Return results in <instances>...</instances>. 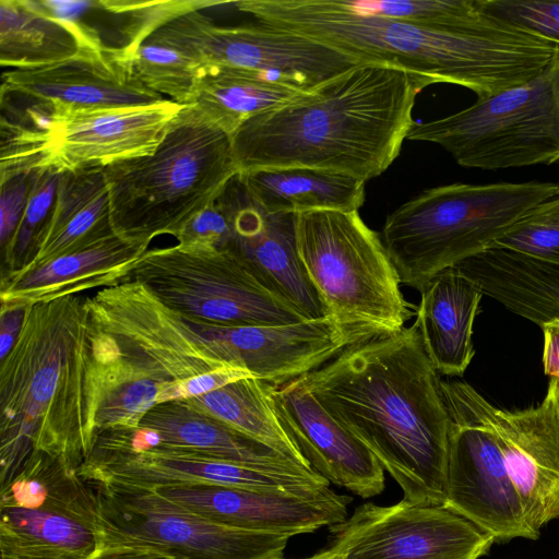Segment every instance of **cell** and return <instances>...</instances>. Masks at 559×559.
Wrapping results in <instances>:
<instances>
[{"label": "cell", "instance_id": "obj_21", "mask_svg": "<svg viewBox=\"0 0 559 559\" xmlns=\"http://www.w3.org/2000/svg\"><path fill=\"white\" fill-rule=\"evenodd\" d=\"M270 394L282 426L318 474L361 498L383 491L384 469L374 454L299 379L271 384Z\"/></svg>", "mask_w": 559, "mask_h": 559}, {"label": "cell", "instance_id": "obj_38", "mask_svg": "<svg viewBox=\"0 0 559 559\" xmlns=\"http://www.w3.org/2000/svg\"><path fill=\"white\" fill-rule=\"evenodd\" d=\"M480 10L559 46V0H478Z\"/></svg>", "mask_w": 559, "mask_h": 559}, {"label": "cell", "instance_id": "obj_7", "mask_svg": "<svg viewBox=\"0 0 559 559\" xmlns=\"http://www.w3.org/2000/svg\"><path fill=\"white\" fill-rule=\"evenodd\" d=\"M91 346L117 355L186 400L253 377L146 285L123 281L85 296ZM255 378V377H254Z\"/></svg>", "mask_w": 559, "mask_h": 559}, {"label": "cell", "instance_id": "obj_6", "mask_svg": "<svg viewBox=\"0 0 559 559\" xmlns=\"http://www.w3.org/2000/svg\"><path fill=\"white\" fill-rule=\"evenodd\" d=\"M558 188L539 181L430 188L386 217L382 241L401 283L420 292L442 271L489 249Z\"/></svg>", "mask_w": 559, "mask_h": 559}, {"label": "cell", "instance_id": "obj_23", "mask_svg": "<svg viewBox=\"0 0 559 559\" xmlns=\"http://www.w3.org/2000/svg\"><path fill=\"white\" fill-rule=\"evenodd\" d=\"M147 247L117 235L1 278V311L120 283Z\"/></svg>", "mask_w": 559, "mask_h": 559}, {"label": "cell", "instance_id": "obj_22", "mask_svg": "<svg viewBox=\"0 0 559 559\" xmlns=\"http://www.w3.org/2000/svg\"><path fill=\"white\" fill-rule=\"evenodd\" d=\"M185 106L162 103L74 114L66 121L50 165L61 170L111 163L153 153Z\"/></svg>", "mask_w": 559, "mask_h": 559}, {"label": "cell", "instance_id": "obj_35", "mask_svg": "<svg viewBox=\"0 0 559 559\" xmlns=\"http://www.w3.org/2000/svg\"><path fill=\"white\" fill-rule=\"evenodd\" d=\"M348 10L426 26L453 28L485 17L478 0H342Z\"/></svg>", "mask_w": 559, "mask_h": 559}, {"label": "cell", "instance_id": "obj_4", "mask_svg": "<svg viewBox=\"0 0 559 559\" xmlns=\"http://www.w3.org/2000/svg\"><path fill=\"white\" fill-rule=\"evenodd\" d=\"M0 487L33 453L79 471L98 435L84 295L25 307L0 366Z\"/></svg>", "mask_w": 559, "mask_h": 559}, {"label": "cell", "instance_id": "obj_29", "mask_svg": "<svg viewBox=\"0 0 559 559\" xmlns=\"http://www.w3.org/2000/svg\"><path fill=\"white\" fill-rule=\"evenodd\" d=\"M238 175L252 198L272 213L354 212L365 202L366 181L343 174L290 167Z\"/></svg>", "mask_w": 559, "mask_h": 559}, {"label": "cell", "instance_id": "obj_20", "mask_svg": "<svg viewBox=\"0 0 559 559\" xmlns=\"http://www.w3.org/2000/svg\"><path fill=\"white\" fill-rule=\"evenodd\" d=\"M487 416L534 540L559 519V415L551 395L525 409L487 403Z\"/></svg>", "mask_w": 559, "mask_h": 559}, {"label": "cell", "instance_id": "obj_14", "mask_svg": "<svg viewBox=\"0 0 559 559\" xmlns=\"http://www.w3.org/2000/svg\"><path fill=\"white\" fill-rule=\"evenodd\" d=\"M84 480L116 481L155 488L169 485H219L318 497L330 490L317 472H278L209 457L158 441L151 430L100 431L79 467Z\"/></svg>", "mask_w": 559, "mask_h": 559}, {"label": "cell", "instance_id": "obj_17", "mask_svg": "<svg viewBox=\"0 0 559 559\" xmlns=\"http://www.w3.org/2000/svg\"><path fill=\"white\" fill-rule=\"evenodd\" d=\"M228 219L225 248L236 253L272 293L307 319L326 316L301 265L296 242V214L272 213L249 193L237 174L216 199Z\"/></svg>", "mask_w": 559, "mask_h": 559}, {"label": "cell", "instance_id": "obj_2", "mask_svg": "<svg viewBox=\"0 0 559 559\" xmlns=\"http://www.w3.org/2000/svg\"><path fill=\"white\" fill-rule=\"evenodd\" d=\"M235 8L358 63L397 68L424 87L461 85L477 99L532 80L559 56L558 45L486 13L476 23L442 28L357 13L342 0H240Z\"/></svg>", "mask_w": 559, "mask_h": 559}, {"label": "cell", "instance_id": "obj_8", "mask_svg": "<svg viewBox=\"0 0 559 559\" xmlns=\"http://www.w3.org/2000/svg\"><path fill=\"white\" fill-rule=\"evenodd\" d=\"M297 251L326 316L369 338L401 331L409 308L379 235L358 211L296 214Z\"/></svg>", "mask_w": 559, "mask_h": 559}, {"label": "cell", "instance_id": "obj_41", "mask_svg": "<svg viewBox=\"0 0 559 559\" xmlns=\"http://www.w3.org/2000/svg\"><path fill=\"white\" fill-rule=\"evenodd\" d=\"M544 334L543 366L549 378H559V318L540 325Z\"/></svg>", "mask_w": 559, "mask_h": 559}, {"label": "cell", "instance_id": "obj_37", "mask_svg": "<svg viewBox=\"0 0 559 559\" xmlns=\"http://www.w3.org/2000/svg\"><path fill=\"white\" fill-rule=\"evenodd\" d=\"M490 248L559 265V188L533 206Z\"/></svg>", "mask_w": 559, "mask_h": 559}, {"label": "cell", "instance_id": "obj_15", "mask_svg": "<svg viewBox=\"0 0 559 559\" xmlns=\"http://www.w3.org/2000/svg\"><path fill=\"white\" fill-rule=\"evenodd\" d=\"M160 25L207 68L253 72L305 93L358 64L321 43L257 21L218 25L203 10L183 12Z\"/></svg>", "mask_w": 559, "mask_h": 559}, {"label": "cell", "instance_id": "obj_11", "mask_svg": "<svg viewBox=\"0 0 559 559\" xmlns=\"http://www.w3.org/2000/svg\"><path fill=\"white\" fill-rule=\"evenodd\" d=\"M146 285L194 324L240 328L307 321L231 250L202 243L147 249L121 281Z\"/></svg>", "mask_w": 559, "mask_h": 559}, {"label": "cell", "instance_id": "obj_9", "mask_svg": "<svg viewBox=\"0 0 559 559\" xmlns=\"http://www.w3.org/2000/svg\"><path fill=\"white\" fill-rule=\"evenodd\" d=\"M85 481L95 493L100 527L92 559H284L287 535L213 522L151 488Z\"/></svg>", "mask_w": 559, "mask_h": 559}, {"label": "cell", "instance_id": "obj_3", "mask_svg": "<svg viewBox=\"0 0 559 559\" xmlns=\"http://www.w3.org/2000/svg\"><path fill=\"white\" fill-rule=\"evenodd\" d=\"M424 88L397 68L358 63L246 121L231 136L238 171L304 167L376 178L400 155Z\"/></svg>", "mask_w": 559, "mask_h": 559}, {"label": "cell", "instance_id": "obj_5", "mask_svg": "<svg viewBox=\"0 0 559 559\" xmlns=\"http://www.w3.org/2000/svg\"><path fill=\"white\" fill-rule=\"evenodd\" d=\"M238 173L231 136L185 106L153 153L104 166L114 231L147 248L177 237Z\"/></svg>", "mask_w": 559, "mask_h": 559}, {"label": "cell", "instance_id": "obj_10", "mask_svg": "<svg viewBox=\"0 0 559 559\" xmlns=\"http://www.w3.org/2000/svg\"><path fill=\"white\" fill-rule=\"evenodd\" d=\"M411 141L442 146L467 168L559 162V56L532 80L450 116L414 122Z\"/></svg>", "mask_w": 559, "mask_h": 559}, {"label": "cell", "instance_id": "obj_18", "mask_svg": "<svg viewBox=\"0 0 559 559\" xmlns=\"http://www.w3.org/2000/svg\"><path fill=\"white\" fill-rule=\"evenodd\" d=\"M151 489L213 522L289 537L343 523L352 501L333 490L318 497H301L219 485H169Z\"/></svg>", "mask_w": 559, "mask_h": 559}, {"label": "cell", "instance_id": "obj_40", "mask_svg": "<svg viewBox=\"0 0 559 559\" xmlns=\"http://www.w3.org/2000/svg\"><path fill=\"white\" fill-rule=\"evenodd\" d=\"M229 237L228 219L215 200L191 218L176 238L178 243H202L225 248Z\"/></svg>", "mask_w": 559, "mask_h": 559}, {"label": "cell", "instance_id": "obj_1", "mask_svg": "<svg viewBox=\"0 0 559 559\" xmlns=\"http://www.w3.org/2000/svg\"><path fill=\"white\" fill-rule=\"evenodd\" d=\"M299 381L374 454L405 500L444 506L450 416L415 324L352 345Z\"/></svg>", "mask_w": 559, "mask_h": 559}, {"label": "cell", "instance_id": "obj_39", "mask_svg": "<svg viewBox=\"0 0 559 559\" xmlns=\"http://www.w3.org/2000/svg\"><path fill=\"white\" fill-rule=\"evenodd\" d=\"M43 167L0 176L1 251L11 243Z\"/></svg>", "mask_w": 559, "mask_h": 559}, {"label": "cell", "instance_id": "obj_31", "mask_svg": "<svg viewBox=\"0 0 559 559\" xmlns=\"http://www.w3.org/2000/svg\"><path fill=\"white\" fill-rule=\"evenodd\" d=\"M305 94L253 72L209 67L190 106L233 136L251 118L282 108Z\"/></svg>", "mask_w": 559, "mask_h": 559}, {"label": "cell", "instance_id": "obj_19", "mask_svg": "<svg viewBox=\"0 0 559 559\" xmlns=\"http://www.w3.org/2000/svg\"><path fill=\"white\" fill-rule=\"evenodd\" d=\"M1 86L53 102L72 115L167 99L140 81L127 48L114 46L47 67L3 70Z\"/></svg>", "mask_w": 559, "mask_h": 559}, {"label": "cell", "instance_id": "obj_44", "mask_svg": "<svg viewBox=\"0 0 559 559\" xmlns=\"http://www.w3.org/2000/svg\"><path fill=\"white\" fill-rule=\"evenodd\" d=\"M305 559H340V556L336 552V550L331 546L329 549L317 552L311 557Z\"/></svg>", "mask_w": 559, "mask_h": 559}, {"label": "cell", "instance_id": "obj_24", "mask_svg": "<svg viewBox=\"0 0 559 559\" xmlns=\"http://www.w3.org/2000/svg\"><path fill=\"white\" fill-rule=\"evenodd\" d=\"M420 293L414 324L424 348L439 373L462 376L475 355L473 326L484 293L457 266L439 273Z\"/></svg>", "mask_w": 559, "mask_h": 559}, {"label": "cell", "instance_id": "obj_13", "mask_svg": "<svg viewBox=\"0 0 559 559\" xmlns=\"http://www.w3.org/2000/svg\"><path fill=\"white\" fill-rule=\"evenodd\" d=\"M442 391L450 416L443 507L495 543L534 540L488 420V401L463 381H442Z\"/></svg>", "mask_w": 559, "mask_h": 559}, {"label": "cell", "instance_id": "obj_27", "mask_svg": "<svg viewBox=\"0 0 559 559\" xmlns=\"http://www.w3.org/2000/svg\"><path fill=\"white\" fill-rule=\"evenodd\" d=\"M456 266L513 313L539 326L559 318V265L489 248Z\"/></svg>", "mask_w": 559, "mask_h": 559}, {"label": "cell", "instance_id": "obj_28", "mask_svg": "<svg viewBox=\"0 0 559 559\" xmlns=\"http://www.w3.org/2000/svg\"><path fill=\"white\" fill-rule=\"evenodd\" d=\"M114 235L104 167L87 165L62 170L51 217L35 258L23 269Z\"/></svg>", "mask_w": 559, "mask_h": 559}, {"label": "cell", "instance_id": "obj_30", "mask_svg": "<svg viewBox=\"0 0 559 559\" xmlns=\"http://www.w3.org/2000/svg\"><path fill=\"white\" fill-rule=\"evenodd\" d=\"M0 107V176L50 166L58 136L72 114L53 102L4 86Z\"/></svg>", "mask_w": 559, "mask_h": 559}, {"label": "cell", "instance_id": "obj_34", "mask_svg": "<svg viewBox=\"0 0 559 559\" xmlns=\"http://www.w3.org/2000/svg\"><path fill=\"white\" fill-rule=\"evenodd\" d=\"M124 48L144 85L179 105H192L207 69L193 50L169 35L160 24Z\"/></svg>", "mask_w": 559, "mask_h": 559}, {"label": "cell", "instance_id": "obj_43", "mask_svg": "<svg viewBox=\"0 0 559 559\" xmlns=\"http://www.w3.org/2000/svg\"><path fill=\"white\" fill-rule=\"evenodd\" d=\"M547 392L551 395L559 415V378H550Z\"/></svg>", "mask_w": 559, "mask_h": 559}, {"label": "cell", "instance_id": "obj_36", "mask_svg": "<svg viewBox=\"0 0 559 559\" xmlns=\"http://www.w3.org/2000/svg\"><path fill=\"white\" fill-rule=\"evenodd\" d=\"M61 173L52 165L41 168L16 233L2 251L7 275L23 269L35 258L53 211Z\"/></svg>", "mask_w": 559, "mask_h": 559}, {"label": "cell", "instance_id": "obj_42", "mask_svg": "<svg viewBox=\"0 0 559 559\" xmlns=\"http://www.w3.org/2000/svg\"><path fill=\"white\" fill-rule=\"evenodd\" d=\"M24 309L1 311V358L9 352L20 331Z\"/></svg>", "mask_w": 559, "mask_h": 559}, {"label": "cell", "instance_id": "obj_12", "mask_svg": "<svg viewBox=\"0 0 559 559\" xmlns=\"http://www.w3.org/2000/svg\"><path fill=\"white\" fill-rule=\"evenodd\" d=\"M1 559H92L100 542L93 489L60 459L33 453L0 487Z\"/></svg>", "mask_w": 559, "mask_h": 559}, {"label": "cell", "instance_id": "obj_16", "mask_svg": "<svg viewBox=\"0 0 559 559\" xmlns=\"http://www.w3.org/2000/svg\"><path fill=\"white\" fill-rule=\"evenodd\" d=\"M330 531L340 559H479L495 543L445 507L405 499L388 507L364 503Z\"/></svg>", "mask_w": 559, "mask_h": 559}, {"label": "cell", "instance_id": "obj_32", "mask_svg": "<svg viewBox=\"0 0 559 559\" xmlns=\"http://www.w3.org/2000/svg\"><path fill=\"white\" fill-rule=\"evenodd\" d=\"M270 385L249 377L185 401L231 429L312 468L282 426L273 406Z\"/></svg>", "mask_w": 559, "mask_h": 559}, {"label": "cell", "instance_id": "obj_33", "mask_svg": "<svg viewBox=\"0 0 559 559\" xmlns=\"http://www.w3.org/2000/svg\"><path fill=\"white\" fill-rule=\"evenodd\" d=\"M92 355L98 433L138 428L152 407L176 401L173 386L154 380L117 355L93 347Z\"/></svg>", "mask_w": 559, "mask_h": 559}, {"label": "cell", "instance_id": "obj_25", "mask_svg": "<svg viewBox=\"0 0 559 559\" xmlns=\"http://www.w3.org/2000/svg\"><path fill=\"white\" fill-rule=\"evenodd\" d=\"M139 427L154 432L164 444L219 461L267 471L316 472L193 408L185 400L155 405Z\"/></svg>", "mask_w": 559, "mask_h": 559}, {"label": "cell", "instance_id": "obj_26", "mask_svg": "<svg viewBox=\"0 0 559 559\" xmlns=\"http://www.w3.org/2000/svg\"><path fill=\"white\" fill-rule=\"evenodd\" d=\"M106 46L96 31L53 15L39 1L0 0L3 68L47 67Z\"/></svg>", "mask_w": 559, "mask_h": 559}]
</instances>
